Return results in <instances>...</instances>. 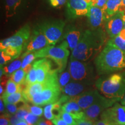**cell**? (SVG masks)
Segmentation results:
<instances>
[{
  "label": "cell",
  "mask_w": 125,
  "mask_h": 125,
  "mask_svg": "<svg viewBox=\"0 0 125 125\" xmlns=\"http://www.w3.org/2000/svg\"><path fill=\"white\" fill-rule=\"evenodd\" d=\"M95 85L103 96L121 101L125 94V73H115L99 78Z\"/></svg>",
  "instance_id": "obj_3"
},
{
  "label": "cell",
  "mask_w": 125,
  "mask_h": 125,
  "mask_svg": "<svg viewBox=\"0 0 125 125\" xmlns=\"http://www.w3.org/2000/svg\"><path fill=\"white\" fill-rule=\"evenodd\" d=\"M2 51H4L8 55L10 56L13 59V60L18 58L19 56L21 54V52H22L21 51H20V50L15 49V48H12V47H7L6 49L2 50Z\"/></svg>",
  "instance_id": "obj_34"
},
{
  "label": "cell",
  "mask_w": 125,
  "mask_h": 125,
  "mask_svg": "<svg viewBox=\"0 0 125 125\" xmlns=\"http://www.w3.org/2000/svg\"><path fill=\"white\" fill-rule=\"evenodd\" d=\"M27 85H19L16 83L15 82L9 79L7 82V87H6L5 92L1 96V98L7 96L8 95L16 93L18 92H22L24 90Z\"/></svg>",
  "instance_id": "obj_22"
},
{
  "label": "cell",
  "mask_w": 125,
  "mask_h": 125,
  "mask_svg": "<svg viewBox=\"0 0 125 125\" xmlns=\"http://www.w3.org/2000/svg\"><path fill=\"white\" fill-rule=\"evenodd\" d=\"M68 70L73 81L90 85L93 83V67L87 62H82L70 57Z\"/></svg>",
  "instance_id": "obj_6"
},
{
  "label": "cell",
  "mask_w": 125,
  "mask_h": 125,
  "mask_svg": "<svg viewBox=\"0 0 125 125\" xmlns=\"http://www.w3.org/2000/svg\"><path fill=\"white\" fill-rule=\"evenodd\" d=\"M101 120L113 125L125 124V105L115 103L112 107L105 109L100 115Z\"/></svg>",
  "instance_id": "obj_10"
},
{
  "label": "cell",
  "mask_w": 125,
  "mask_h": 125,
  "mask_svg": "<svg viewBox=\"0 0 125 125\" xmlns=\"http://www.w3.org/2000/svg\"><path fill=\"white\" fill-rule=\"evenodd\" d=\"M36 59V57L34 54V52L28 54L23 59L22 64H21V69H24L26 67L30 64H31V62Z\"/></svg>",
  "instance_id": "obj_33"
},
{
  "label": "cell",
  "mask_w": 125,
  "mask_h": 125,
  "mask_svg": "<svg viewBox=\"0 0 125 125\" xmlns=\"http://www.w3.org/2000/svg\"><path fill=\"white\" fill-rule=\"evenodd\" d=\"M94 125H113L111 123L105 121H103V120H99V121H97L94 122Z\"/></svg>",
  "instance_id": "obj_45"
},
{
  "label": "cell",
  "mask_w": 125,
  "mask_h": 125,
  "mask_svg": "<svg viewBox=\"0 0 125 125\" xmlns=\"http://www.w3.org/2000/svg\"><path fill=\"white\" fill-rule=\"evenodd\" d=\"M1 98L4 101V103L16 104L19 103L26 102L24 97H23L22 92H16V93L8 95V96H5Z\"/></svg>",
  "instance_id": "obj_23"
},
{
  "label": "cell",
  "mask_w": 125,
  "mask_h": 125,
  "mask_svg": "<svg viewBox=\"0 0 125 125\" xmlns=\"http://www.w3.org/2000/svg\"><path fill=\"white\" fill-rule=\"evenodd\" d=\"M26 75L27 74L23 69H19L14 72L11 75L9 76V79H11L16 83L19 85H26Z\"/></svg>",
  "instance_id": "obj_24"
},
{
  "label": "cell",
  "mask_w": 125,
  "mask_h": 125,
  "mask_svg": "<svg viewBox=\"0 0 125 125\" xmlns=\"http://www.w3.org/2000/svg\"><path fill=\"white\" fill-rule=\"evenodd\" d=\"M119 35L121 37L123 40H125V29H123L122 31L120 32V34H119Z\"/></svg>",
  "instance_id": "obj_48"
},
{
  "label": "cell",
  "mask_w": 125,
  "mask_h": 125,
  "mask_svg": "<svg viewBox=\"0 0 125 125\" xmlns=\"http://www.w3.org/2000/svg\"><path fill=\"white\" fill-rule=\"evenodd\" d=\"M15 125H28V123L26 122V121H20L18 123Z\"/></svg>",
  "instance_id": "obj_49"
},
{
  "label": "cell",
  "mask_w": 125,
  "mask_h": 125,
  "mask_svg": "<svg viewBox=\"0 0 125 125\" xmlns=\"http://www.w3.org/2000/svg\"><path fill=\"white\" fill-rule=\"evenodd\" d=\"M119 12H121L123 15V18H124V29H125V6L122 5L121 8H120Z\"/></svg>",
  "instance_id": "obj_47"
},
{
  "label": "cell",
  "mask_w": 125,
  "mask_h": 125,
  "mask_svg": "<svg viewBox=\"0 0 125 125\" xmlns=\"http://www.w3.org/2000/svg\"><path fill=\"white\" fill-rule=\"evenodd\" d=\"M108 42L125 52V40H123L119 35L113 38H111Z\"/></svg>",
  "instance_id": "obj_28"
},
{
  "label": "cell",
  "mask_w": 125,
  "mask_h": 125,
  "mask_svg": "<svg viewBox=\"0 0 125 125\" xmlns=\"http://www.w3.org/2000/svg\"><path fill=\"white\" fill-rule=\"evenodd\" d=\"M36 82H37V71L35 67L32 65V68L26 75V84L27 85H29L35 83Z\"/></svg>",
  "instance_id": "obj_29"
},
{
  "label": "cell",
  "mask_w": 125,
  "mask_h": 125,
  "mask_svg": "<svg viewBox=\"0 0 125 125\" xmlns=\"http://www.w3.org/2000/svg\"><path fill=\"white\" fill-rule=\"evenodd\" d=\"M71 75H70L68 70L62 72L59 75V83L61 89H62L65 86H66L68 83V82L71 80Z\"/></svg>",
  "instance_id": "obj_26"
},
{
  "label": "cell",
  "mask_w": 125,
  "mask_h": 125,
  "mask_svg": "<svg viewBox=\"0 0 125 125\" xmlns=\"http://www.w3.org/2000/svg\"><path fill=\"white\" fill-rule=\"evenodd\" d=\"M53 123L52 122L50 121L49 120L48 121V119L45 120L41 119L38 125H53Z\"/></svg>",
  "instance_id": "obj_46"
},
{
  "label": "cell",
  "mask_w": 125,
  "mask_h": 125,
  "mask_svg": "<svg viewBox=\"0 0 125 125\" xmlns=\"http://www.w3.org/2000/svg\"><path fill=\"white\" fill-rule=\"evenodd\" d=\"M48 46H49V43L44 34L38 27H36L32 31L30 38L25 47L21 58L23 59L28 54L35 52Z\"/></svg>",
  "instance_id": "obj_9"
},
{
  "label": "cell",
  "mask_w": 125,
  "mask_h": 125,
  "mask_svg": "<svg viewBox=\"0 0 125 125\" xmlns=\"http://www.w3.org/2000/svg\"><path fill=\"white\" fill-rule=\"evenodd\" d=\"M104 42V37L101 30H86L77 46L72 51L70 57L87 62L100 50Z\"/></svg>",
  "instance_id": "obj_2"
},
{
  "label": "cell",
  "mask_w": 125,
  "mask_h": 125,
  "mask_svg": "<svg viewBox=\"0 0 125 125\" xmlns=\"http://www.w3.org/2000/svg\"><path fill=\"white\" fill-rule=\"evenodd\" d=\"M20 121V120L15 116V115H12L10 117V125H15Z\"/></svg>",
  "instance_id": "obj_43"
},
{
  "label": "cell",
  "mask_w": 125,
  "mask_h": 125,
  "mask_svg": "<svg viewBox=\"0 0 125 125\" xmlns=\"http://www.w3.org/2000/svg\"><path fill=\"white\" fill-rule=\"evenodd\" d=\"M21 64H22V61L20 60V59H18V60H16L12 62L8 65L5 66L4 67H2L5 75L10 76L14 72L19 69L21 67Z\"/></svg>",
  "instance_id": "obj_25"
},
{
  "label": "cell",
  "mask_w": 125,
  "mask_h": 125,
  "mask_svg": "<svg viewBox=\"0 0 125 125\" xmlns=\"http://www.w3.org/2000/svg\"><path fill=\"white\" fill-rule=\"evenodd\" d=\"M4 104L8 113L10 115H15L19 109L17 105L13 104H9V103H4Z\"/></svg>",
  "instance_id": "obj_37"
},
{
  "label": "cell",
  "mask_w": 125,
  "mask_h": 125,
  "mask_svg": "<svg viewBox=\"0 0 125 125\" xmlns=\"http://www.w3.org/2000/svg\"><path fill=\"white\" fill-rule=\"evenodd\" d=\"M75 125H94V122L85 118L81 119L75 120Z\"/></svg>",
  "instance_id": "obj_40"
},
{
  "label": "cell",
  "mask_w": 125,
  "mask_h": 125,
  "mask_svg": "<svg viewBox=\"0 0 125 125\" xmlns=\"http://www.w3.org/2000/svg\"><path fill=\"white\" fill-rule=\"evenodd\" d=\"M124 29V18L123 14L119 11L107 20L105 29L111 38L118 35Z\"/></svg>",
  "instance_id": "obj_14"
},
{
  "label": "cell",
  "mask_w": 125,
  "mask_h": 125,
  "mask_svg": "<svg viewBox=\"0 0 125 125\" xmlns=\"http://www.w3.org/2000/svg\"></svg>",
  "instance_id": "obj_52"
},
{
  "label": "cell",
  "mask_w": 125,
  "mask_h": 125,
  "mask_svg": "<svg viewBox=\"0 0 125 125\" xmlns=\"http://www.w3.org/2000/svg\"><path fill=\"white\" fill-rule=\"evenodd\" d=\"M5 104L4 103V101L2 100L1 98L0 100V111H1V114H4L7 113V111H5V105H4Z\"/></svg>",
  "instance_id": "obj_44"
},
{
  "label": "cell",
  "mask_w": 125,
  "mask_h": 125,
  "mask_svg": "<svg viewBox=\"0 0 125 125\" xmlns=\"http://www.w3.org/2000/svg\"><path fill=\"white\" fill-rule=\"evenodd\" d=\"M98 75L110 74L125 69V52L108 42L94 60Z\"/></svg>",
  "instance_id": "obj_1"
},
{
  "label": "cell",
  "mask_w": 125,
  "mask_h": 125,
  "mask_svg": "<svg viewBox=\"0 0 125 125\" xmlns=\"http://www.w3.org/2000/svg\"><path fill=\"white\" fill-rule=\"evenodd\" d=\"M5 2L6 18H10L16 14L22 0H5Z\"/></svg>",
  "instance_id": "obj_21"
},
{
  "label": "cell",
  "mask_w": 125,
  "mask_h": 125,
  "mask_svg": "<svg viewBox=\"0 0 125 125\" xmlns=\"http://www.w3.org/2000/svg\"><path fill=\"white\" fill-rule=\"evenodd\" d=\"M118 101H120V100L110 99L102 96L94 104L84 110L86 118L95 122L100 115H101L105 109L112 107Z\"/></svg>",
  "instance_id": "obj_12"
},
{
  "label": "cell",
  "mask_w": 125,
  "mask_h": 125,
  "mask_svg": "<svg viewBox=\"0 0 125 125\" xmlns=\"http://www.w3.org/2000/svg\"><path fill=\"white\" fill-rule=\"evenodd\" d=\"M121 104L123 105H125V94L121 100Z\"/></svg>",
  "instance_id": "obj_50"
},
{
  "label": "cell",
  "mask_w": 125,
  "mask_h": 125,
  "mask_svg": "<svg viewBox=\"0 0 125 125\" xmlns=\"http://www.w3.org/2000/svg\"><path fill=\"white\" fill-rule=\"evenodd\" d=\"M54 125H68V124L60 117L56 116L52 121Z\"/></svg>",
  "instance_id": "obj_42"
},
{
  "label": "cell",
  "mask_w": 125,
  "mask_h": 125,
  "mask_svg": "<svg viewBox=\"0 0 125 125\" xmlns=\"http://www.w3.org/2000/svg\"><path fill=\"white\" fill-rule=\"evenodd\" d=\"M11 115L8 112L1 114L0 118V125H10V117Z\"/></svg>",
  "instance_id": "obj_38"
},
{
  "label": "cell",
  "mask_w": 125,
  "mask_h": 125,
  "mask_svg": "<svg viewBox=\"0 0 125 125\" xmlns=\"http://www.w3.org/2000/svg\"><path fill=\"white\" fill-rule=\"evenodd\" d=\"M54 109V103L46 105L43 109V115L45 118L48 120H51L52 121L55 118L56 116L53 114Z\"/></svg>",
  "instance_id": "obj_30"
},
{
  "label": "cell",
  "mask_w": 125,
  "mask_h": 125,
  "mask_svg": "<svg viewBox=\"0 0 125 125\" xmlns=\"http://www.w3.org/2000/svg\"><path fill=\"white\" fill-rule=\"evenodd\" d=\"M102 96L101 94L98 93L97 90L93 89L83 92L78 96L73 97L70 101L76 102L84 111L94 104Z\"/></svg>",
  "instance_id": "obj_13"
},
{
  "label": "cell",
  "mask_w": 125,
  "mask_h": 125,
  "mask_svg": "<svg viewBox=\"0 0 125 125\" xmlns=\"http://www.w3.org/2000/svg\"><path fill=\"white\" fill-rule=\"evenodd\" d=\"M57 116L60 117L68 125H75V120L73 118V117L67 112L61 110L60 113Z\"/></svg>",
  "instance_id": "obj_32"
},
{
  "label": "cell",
  "mask_w": 125,
  "mask_h": 125,
  "mask_svg": "<svg viewBox=\"0 0 125 125\" xmlns=\"http://www.w3.org/2000/svg\"><path fill=\"white\" fill-rule=\"evenodd\" d=\"M122 5L123 6H125V0H123L122 2Z\"/></svg>",
  "instance_id": "obj_51"
},
{
  "label": "cell",
  "mask_w": 125,
  "mask_h": 125,
  "mask_svg": "<svg viewBox=\"0 0 125 125\" xmlns=\"http://www.w3.org/2000/svg\"><path fill=\"white\" fill-rule=\"evenodd\" d=\"M87 16L92 30L98 29L105 20L103 9L96 6L90 7Z\"/></svg>",
  "instance_id": "obj_17"
},
{
  "label": "cell",
  "mask_w": 125,
  "mask_h": 125,
  "mask_svg": "<svg viewBox=\"0 0 125 125\" xmlns=\"http://www.w3.org/2000/svg\"><path fill=\"white\" fill-rule=\"evenodd\" d=\"M51 5L54 8H61L64 5L68 0H48Z\"/></svg>",
  "instance_id": "obj_39"
},
{
  "label": "cell",
  "mask_w": 125,
  "mask_h": 125,
  "mask_svg": "<svg viewBox=\"0 0 125 125\" xmlns=\"http://www.w3.org/2000/svg\"><path fill=\"white\" fill-rule=\"evenodd\" d=\"M107 1L108 0H92V4L93 6L103 9Z\"/></svg>",
  "instance_id": "obj_41"
},
{
  "label": "cell",
  "mask_w": 125,
  "mask_h": 125,
  "mask_svg": "<svg viewBox=\"0 0 125 125\" xmlns=\"http://www.w3.org/2000/svg\"><path fill=\"white\" fill-rule=\"evenodd\" d=\"M30 37V27L29 24L24 25L14 35L1 41L0 49L4 50L7 47H12L21 51H24Z\"/></svg>",
  "instance_id": "obj_8"
},
{
  "label": "cell",
  "mask_w": 125,
  "mask_h": 125,
  "mask_svg": "<svg viewBox=\"0 0 125 125\" xmlns=\"http://www.w3.org/2000/svg\"><path fill=\"white\" fill-rule=\"evenodd\" d=\"M37 71V82H45L52 72V64L48 58H42L35 61L33 63Z\"/></svg>",
  "instance_id": "obj_15"
},
{
  "label": "cell",
  "mask_w": 125,
  "mask_h": 125,
  "mask_svg": "<svg viewBox=\"0 0 125 125\" xmlns=\"http://www.w3.org/2000/svg\"><path fill=\"white\" fill-rule=\"evenodd\" d=\"M23 106L29 111V112H31L36 116L41 117L42 115L43 109L38 105H30L27 102H25L23 104Z\"/></svg>",
  "instance_id": "obj_27"
},
{
  "label": "cell",
  "mask_w": 125,
  "mask_h": 125,
  "mask_svg": "<svg viewBox=\"0 0 125 125\" xmlns=\"http://www.w3.org/2000/svg\"><path fill=\"white\" fill-rule=\"evenodd\" d=\"M65 22L62 20L45 21L37 27L44 34L49 45H54L62 39Z\"/></svg>",
  "instance_id": "obj_7"
},
{
  "label": "cell",
  "mask_w": 125,
  "mask_h": 125,
  "mask_svg": "<svg viewBox=\"0 0 125 125\" xmlns=\"http://www.w3.org/2000/svg\"><path fill=\"white\" fill-rule=\"evenodd\" d=\"M29 113V111L24 106L21 105L19 108L18 111L15 114V116L18 118L20 121H25V117Z\"/></svg>",
  "instance_id": "obj_35"
},
{
  "label": "cell",
  "mask_w": 125,
  "mask_h": 125,
  "mask_svg": "<svg viewBox=\"0 0 125 125\" xmlns=\"http://www.w3.org/2000/svg\"><path fill=\"white\" fill-rule=\"evenodd\" d=\"M41 119L40 116H36L31 112H29L25 117V121L29 125H38Z\"/></svg>",
  "instance_id": "obj_31"
},
{
  "label": "cell",
  "mask_w": 125,
  "mask_h": 125,
  "mask_svg": "<svg viewBox=\"0 0 125 125\" xmlns=\"http://www.w3.org/2000/svg\"><path fill=\"white\" fill-rule=\"evenodd\" d=\"M68 43L63 41L58 46L49 45L34 52L36 58H49L57 65L59 73L64 71L67 67L68 57L70 54Z\"/></svg>",
  "instance_id": "obj_5"
},
{
  "label": "cell",
  "mask_w": 125,
  "mask_h": 125,
  "mask_svg": "<svg viewBox=\"0 0 125 125\" xmlns=\"http://www.w3.org/2000/svg\"><path fill=\"white\" fill-rule=\"evenodd\" d=\"M83 32L75 26H70L67 28L64 38L68 43L69 49L73 51L80 41Z\"/></svg>",
  "instance_id": "obj_18"
},
{
  "label": "cell",
  "mask_w": 125,
  "mask_h": 125,
  "mask_svg": "<svg viewBox=\"0 0 125 125\" xmlns=\"http://www.w3.org/2000/svg\"><path fill=\"white\" fill-rule=\"evenodd\" d=\"M12 60H13V59L10 56L8 55L4 51L1 50V51H0V64H1V67H2L3 65H5L8 62H10Z\"/></svg>",
  "instance_id": "obj_36"
},
{
  "label": "cell",
  "mask_w": 125,
  "mask_h": 125,
  "mask_svg": "<svg viewBox=\"0 0 125 125\" xmlns=\"http://www.w3.org/2000/svg\"><path fill=\"white\" fill-rule=\"evenodd\" d=\"M123 0H108L103 8L104 18L107 21L111 17L119 11Z\"/></svg>",
  "instance_id": "obj_20"
},
{
  "label": "cell",
  "mask_w": 125,
  "mask_h": 125,
  "mask_svg": "<svg viewBox=\"0 0 125 125\" xmlns=\"http://www.w3.org/2000/svg\"><path fill=\"white\" fill-rule=\"evenodd\" d=\"M92 0H68L67 4V15L70 19H75L87 15Z\"/></svg>",
  "instance_id": "obj_11"
},
{
  "label": "cell",
  "mask_w": 125,
  "mask_h": 125,
  "mask_svg": "<svg viewBox=\"0 0 125 125\" xmlns=\"http://www.w3.org/2000/svg\"><path fill=\"white\" fill-rule=\"evenodd\" d=\"M93 89L92 85L82 82H71L62 89V92L64 94L73 97L78 96L83 92Z\"/></svg>",
  "instance_id": "obj_16"
},
{
  "label": "cell",
  "mask_w": 125,
  "mask_h": 125,
  "mask_svg": "<svg viewBox=\"0 0 125 125\" xmlns=\"http://www.w3.org/2000/svg\"><path fill=\"white\" fill-rule=\"evenodd\" d=\"M61 110L70 114L75 120L86 118L85 112L78 104L74 101H70L63 104Z\"/></svg>",
  "instance_id": "obj_19"
},
{
  "label": "cell",
  "mask_w": 125,
  "mask_h": 125,
  "mask_svg": "<svg viewBox=\"0 0 125 125\" xmlns=\"http://www.w3.org/2000/svg\"><path fill=\"white\" fill-rule=\"evenodd\" d=\"M45 87L40 93L31 97L29 102L38 106L53 104L57 102L60 98L62 89L59 83V72L54 69L46 79Z\"/></svg>",
  "instance_id": "obj_4"
}]
</instances>
